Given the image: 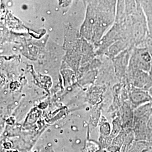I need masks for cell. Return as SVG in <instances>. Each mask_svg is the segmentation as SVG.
Here are the masks:
<instances>
[{
  "instance_id": "cell-4",
  "label": "cell",
  "mask_w": 152,
  "mask_h": 152,
  "mask_svg": "<svg viewBox=\"0 0 152 152\" xmlns=\"http://www.w3.org/2000/svg\"><path fill=\"white\" fill-rule=\"evenodd\" d=\"M131 100L136 108L141 105L152 102V98L148 91L135 87L131 92Z\"/></svg>"
},
{
  "instance_id": "cell-1",
  "label": "cell",
  "mask_w": 152,
  "mask_h": 152,
  "mask_svg": "<svg viewBox=\"0 0 152 152\" xmlns=\"http://www.w3.org/2000/svg\"><path fill=\"white\" fill-rule=\"evenodd\" d=\"M152 66L151 55L145 46L134 47L131 54L129 70H140L149 73Z\"/></svg>"
},
{
  "instance_id": "cell-6",
  "label": "cell",
  "mask_w": 152,
  "mask_h": 152,
  "mask_svg": "<svg viewBox=\"0 0 152 152\" xmlns=\"http://www.w3.org/2000/svg\"><path fill=\"white\" fill-rule=\"evenodd\" d=\"M147 139L150 141H152V113L149 117L147 124Z\"/></svg>"
},
{
  "instance_id": "cell-7",
  "label": "cell",
  "mask_w": 152,
  "mask_h": 152,
  "mask_svg": "<svg viewBox=\"0 0 152 152\" xmlns=\"http://www.w3.org/2000/svg\"><path fill=\"white\" fill-rule=\"evenodd\" d=\"M148 91L149 92V94H150V95H151V96H152V87L149 90V91Z\"/></svg>"
},
{
  "instance_id": "cell-2",
  "label": "cell",
  "mask_w": 152,
  "mask_h": 152,
  "mask_svg": "<svg viewBox=\"0 0 152 152\" xmlns=\"http://www.w3.org/2000/svg\"><path fill=\"white\" fill-rule=\"evenodd\" d=\"M152 113V102L141 105L135 110V123L137 139H147V124Z\"/></svg>"
},
{
  "instance_id": "cell-3",
  "label": "cell",
  "mask_w": 152,
  "mask_h": 152,
  "mask_svg": "<svg viewBox=\"0 0 152 152\" xmlns=\"http://www.w3.org/2000/svg\"><path fill=\"white\" fill-rule=\"evenodd\" d=\"M134 87L147 91L152 86V78L149 73L140 70H129Z\"/></svg>"
},
{
  "instance_id": "cell-5",
  "label": "cell",
  "mask_w": 152,
  "mask_h": 152,
  "mask_svg": "<svg viewBox=\"0 0 152 152\" xmlns=\"http://www.w3.org/2000/svg\"><path fill=\"white\" fill-rule=\"evenodd\" d=\"M142 45L145 46L147 47L148 49L149 50L151 55V57H152V66H151V69L149 72V74L152 78V36H151L150 34H149V35L148 36L147 38L145 39L144 42L142 44Z\"/></svg>"
}]
</instances>
